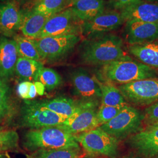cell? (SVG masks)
I'll return each mask as SVG.
<instances>
[{
  "label": "cell",
  "instance_id": "obj_1",
  "mask_svg": "<svg viewBox=\"0 0 158 158\" xmlns=\"http://www.w3.org/2000/svg\"><path fill=\"white\" fill-rule=\"evenodd\" d=\"M79 57L83 64L101 66L114 61L132 59L125 51L123 40L113 34L84 40L79 46Z\"/></svg>",
  "mask_w": 158,
  "mask_h": 158
},
{
  "label": "cell",
  "instance_id": "obj_2",
  "mask_svg": "<svg viewBox=\"0 0 158 158\" xmlns=\"http://www.w3.org/2000/svg\"><path fill=\"white\" fill-rule=\"evenodd\" d=\"M23 144L27 149L33 152L42 149H80L74 135L59 126L29 131L24 135Z\"/></svg>",
  "mask_w": 158,
  "mask_h": 158
},
{
  "label": "cell",
  "instance_id": "obj_3",
  "mask_svg": "<svg viewBox=\"0 0 158 158\" xmlns=\"http://www.w3.org/2000/svg\"><path fill=\"white\" fill-rule=\"evenodd\" d=\"M156 76L157 73L154 69L131 59L102 65L98 79L123 85L142 79L156 78Z\"/></svg>",
  "mask_w": 158,
  "mask_h": 158
},
{
  "label": "cell",
  "instance_id": "obj_4",
  "mask_svg": "<svg viewBox=\"0 0 158 158\" xmlns=\"http://www.w3.org/2000/svg\"><path fill=\"white\" fill-rule=\"evenodd\" d=\"M81 40L79 35L68 34L47 36L34 40L40 60L54 63L63 60L70 55Z\"/></svg>",
  "mask_w": 158,
  "mask_h": 158
},
{
  "label": "cell",
  "instance_id": "obj_5",
  "mask_svg": "<svg viewBox=\"0 0 158 158\" xmlns=\"http://www.w3.org/2000/svg\"><path fill=\"white\" fill-rule=\"evenodd\" d=\"M143 119V114L139 110L126 105L114 118L100 128L119 141L139 132Z\"/></svg>",
  "mask_w": 158,
  "mask_h": 158
},
{
  "label": "cell",
  "instance_id": "obj_6",
  "mask_svg": "<svg viewBox=\"0 0 158 158\" xmlns=\"http://www.w3.org/2000/svg\"><path fill=\"white\" fill-rule=\"evenodd\" d=\"M85 151L92 155H102L116 158L118 155L119 141L100 127L74 135Z\"/></svg>",
  "mask_w": 158,
  "mask_h": 158
},
{
  "label": "cell",
  "instance_id": "obj_7",
  "mask_svg": "<svg viewBox=\"0 0 158 158\" xmlns=\"http://www.w3.org/2000/svg\"><path fill=\"white\" fill-rule=\"evenodd\" d=\"M72 93L79 101L100 102L99 79L84 68L74 69L69 74Z\"/></svg>",
  "mask_w": 158,
  "mask_h": 158
},
{
  "label": "cell",
  "instance_id": "obj_8",
  "mask_svg": "<svg viewBox=\"0 0 158 158\" xmlns=\"http://www.w3.org/2000/svg\"><path fill=\"white\" fill-rule=\"evenodd\" d=\"M66 119L38 104L35 100H26L21 111L22 124L33 130L60 125Z\"/></svg>",
  "mask_w": 158,
  "mask_h": 158
},
{
  "label": "cell",
  "instance_id": "obj_9",
  "mask_svg": "<svg viewBox=\"0 0 158 158\" xmlns=\"http://www.w3.org/2000/svg\"><path fill=\"white\" fill-rule=\"evenodd\" d=\"M125 101L138 106L151 105L158 101V79H142L119 85Z\"/></svg>",
  "mask_w": 158,
  "mask_h": 158
},
{
  "label": "cell",
  "instance_id": "obj_10",
  "mask_svg": "<svg viewBox=\"0 0 158 158\" xmlns=\"http://www.w3.org/2000/svg\"><path fill=\"white\" fill-rule=\"evenodd\" d=\"M124 23L120 12L104 11L90 20L80 23V33L86 39L92 38L115 30Z\"/></svg>",
  "mask_w": 158,
  "mask_h": 158
},
{
  "label": "cell",
  "instance_id": "obj_11",
  "mask_svg": "<svg viewBox=\"0 0 158 158\" xmlns=\"http://www.w3.org/2000/svg\"><path fill=\"white\" fill-rule=\"evenodd\" d=\"M78 23L70 8H68L48 18L38 39L68 34L79 35L80 23Z\"/></svg>",
  "mask_w": 158,
  "mask_h": 158
},
{
  "label": "cell",
  "instance_id": "obj_12",
  "mask_svg": "<svg viewBox=\"0 0 158 158\" xmlns=\"http://www.w3.org/2000/svg\"><path fill=\"white\" fill-rule=\"evenodd\" d=\"M100 103H91L74 114L59 126L63 130L75 135L99 127L97 113Z\"/></svg>",
  "mask_w": 158,
  "mask_h": 158
},
{
  "label": "cell",
  "instance_id": "obj_13",
  "mask_svg": "<svg viewBox=\"0 0 158 158\" xmlns=\"http://www.w3.org/2000/svg\"><path fill=\"white\" fill-rule=\"evenodd\" d=\"M128 143L138 155L147 158L158 155V127L147 126L129 137Z\"/></svg>",
  "mask_w": 158,
  "mask_h": 158
},
{
  "label": "cell",
  "instance_id": "obj_14",
  "mask_svg": "<svg viewBox=\"0 0 158 158\" xmlns=\"http://www.w3.org/2000/svg\"><path fill=\"white\" fill-rule=\"evenodd\" d=\"M125 39L130 45L141 44L158 40V23L128 20L125 22Z\"/></svg>",
  "mask_w": 158,
  "mask_h": 158
},
{
  "label": "cell",
  "instance_id": "obj_15",
  "mask_svg": "<svg viewBox=\"0 0 158 158\" xmlns=\"http://www.w3.org/2000/svg\"><path fill=\"white\" fill-rule=\"evenodd\" d=\"M25 12L15 0L0 3V33L4 36H14L21 28Z\"/></svg>",
  "mask_w": 158,
  "mask_h": 158
},
{
  "label": "cell",
  "instance_id": "obj_16",
  "mask_svg": "<svg viewBox=\"0 0 158 158\" xmlns=\"http://www.w3.org/2000/svg\"><path fill=\"white\" fill-rule=\"evenodd\" d=\"M18 58L15 40L6 36L0 37V79L8 81L15 74Z\"/></svg>",
  "mask_w": 158,
  "mask_h": 158
},
{
  "label": "cell",
  "instance_id": "obj_17",
  "mask_svg": "<svg viewBox=\"0 0 158 158\" xmlns=\"http://www.w3.org/2000/svg\"><path fill=\"white\" fill-rule=\"evenodd\" d=\"M36 102L40 106L67 118L78 112L85 106L91 103L97 102H81L78 100H73L66 97H57L51 100Z\"/></svg>",
  "mask_w": 158,
  "mask_h": 158
},
{
  "label": "cell",
  "instance_id": "obj_18",
  "mask_svg": "<svg viewBox=\"0 0 158 158\" xmlns=\"http://www.w3.org/2000/svg\"><path fill=\"white\" fill-rule=\"evenodd\" d=\"M119 12L125 22L136 20L145 23H158V2L142 1Z\"/></svg>",
  "mask_w": 158,
  "mask_h": 158
},
{
  "label": "cell",
  "instance_id": "obj_19",
  "mask_svg": "<svg viewBox=\"0 0 158 158\" xmlns=\"http://www.w3.org/2000/svg\"><path fill=\"white\" fill-rule=\"evenodd\" d=\"M69 8L76 21L79 23H84L105 11V1L104 0H80Z\"/></svg>",
  "mask_w": 158,
  "mask_h": 158
},
{
  "label": "cell",
  "instance_id": "obj_20",
  "mask_svg": "<svg viewBox=\"0 0 158 158\" xmlns=\"http://www.w3.org/2000/svg\"><path fill=\"white\" fill-rule=\"evenodd\" d=\"M128 51L140 62L158 69V42L130 45Z\"/></svg>",
  "mask_w": 158,
  "mask_h": 158
},
{
  "label": "cell",
  "instance_id": "obj_21",
  "mask_svg": "<svg viewBox=\"0 0 158 158\" xmlns=\"http://www.w3.org/2000/svg\"><path fill=\"white\" fill-rule=\"evenodd\" d=\"M50 17L31 11L26 12L20 28L23 36L32 40L38 39L46 22Z\"/></svg>",
  "mask_w": 158,
  "mask_h": 158
},
{
  "label": "cell",
  "instance_id": "obj_22",
  "mask_svg": "<svg viewBox=\"0 0 158 158\" xmlns=\"http://www.w3.org/2000/svg\"><path fill=\"white\" fill-rule=\"evenodd\" d=\"M44 68L43 63L32 59L18 57L15 74L23 81H37L40 70Z\"/></svg>",
  "mask_w": 158,
  "mask_h": 158
},
{
  "label": "cell",
  "instance_id": "obj_23",
  "mask_svg": "<svg viewBox=\"0 0 158 158\" xmlns=\"http://www.w3.org/2000/svg\"><path fill=\"white\" fill-rule=\"evenodd\" d=\"M99 85L102 92V105L114 107H123L127 105L118 88H117L113 83L107 81H101L99 79Z\"/></svg>",
  "mask_w": 158,
  "mask_h": 158
},
{
  "label": "cell",
  "instance_id": "obj_24",
  "mask_svg": "<svg viewBox=\"0 0 158 158\" xmlns=\"http://www.w3.org/2000/svg\"><path fill=\"white\" fill-rule=\"evenodd\" d=\"M13 40L16 43L18 57L40 61V54L34 40L17 34L13 36Z\"/></svg>",
  "mask_w": 158,
  "mask_h": 158
},
{
  "label": "cell",
  "instance_id": "obj_25",
  "mask_svg": "<svg viewBox=\"0 0 158 158\" xmlns=\"http://www.w3.org/2000/svg\"><path fill=\"white\" fill-rule=\"evenodd\" d=\"M80 149H38L29 155V158H80L83 157Z\"/></svg>",
  "mask_w": 158,
  "mask_h": 158
},
{
  "label": "cell",
  "instance_id": "obj_26",
  "mask_svg": "<svg viewBox=\"0 0 158 158\" xmlns=\"http://www.w3.org/2000/svg\"><path fill=\"white\" fill-rule=\"evenodd\" d=\"M66 0H36L31 11L47 15H52L62 11Z\"/></svg>",
  "mask_w": 158,
  "mask_h": 158
},
{
  "label": "cell",
  "instance_id": "obj_27",
  "mask_svg": "<svg viewBox=\"0 0 158 158\" xmlns=\"http://www.w3.org/2000/svg\"><path fill=\"white\" fill-rule=\"evenodd\" d=\"M38 81L44 85L47 90L52 91L62 84V79L54 69L44 67L40 72Z\"/></svg>",
  "mask_w": 158,
  "mask_h": 158
},
{
  "label": "cell",
  "instance_id": "obj_28",
  "mask_svg": "<svg viewBox=\"0 0 158 158\" xmlns=\"http://www.w3.org/2000/svg\"><path fill=\"white\" fill-rule=\"evenodd\" d=\"M10 87L7 82L0 79V123L11 111Z\"/></svg>",
  "mask_w": 158,
  "mask_h": 158
},
{
  "label": "cell",
  "instance_id": "obj_29",
  "mask_svg": "<svg viewBox=\"0 0 158 158\" xmlns=\"http://www.w3.org/2000/svg\"><path fill=\"white\" fill-rule=\"evenodd\" d=\"M19 136L14 131H0V151L16 149L18 147Z\"/></svg>",
  "mask_w": 158,
  "mask_h": 158
},
{
  "label": "cell",
  "instance_id": "obj_30",
  "mask_svg": "<svg viewBox=\"0 0 158 158\" xmlns=\"http://www.w3.org/2000/svg\"><path fill=\"white\" fill-rule=\"evenodd\" d=\"M124 107V106L114 107L101 104L98 108L97 113V118L100 126L107 123L108 122L114 118Z\"/></svg>",
  "mask_w": 158,
  "mask_h": 158
},
{
  "label": "cell",
  "instance_id": "obj_31",
  "mask_svg": "<svg viewBox=\"0 0 158 158\" xmlns=\"http://www.w3.org/2000/svg\"><path fill=\"white\" fill-rule=\"evenodd\" d=\"M144 119L147 125L152 124L158 121V101L146 108L143 114Z\"/></svg>",
  "mask_w": 158,
  "mask_h": 158
},
{
  "label": "cell",
  "instance_id": "obj_32",
  "mask_svg": "<svg viewBox=\"0 0 158 158\" xmlns=\"http://www.w3.org/2000/svg\"><path fill=\"white\" fill-rule=\"evenodd\" d=\"M110 4L116 10L122 11L125 8L142 2V0H108Z\"/></svg>",
  "mask_w": 158,
  "mask_h": 158
},
{
  "label": "cell",
  "instance_id": "obj_33",
  "mask_svg": "<svg viewBox=\"0 0 158 158\" xmlns=\"http://www.w3.org/2000/svg\"><path fill=\"white\" fill-rule=\"evenodd\" d=\"M32 83L31 81H23L18 85L17 92L20 97L25 100H29V93Z\"/></svg>",
  "mask_w": 158,
  "mask_h": 158
},
{
  "label": "cell",
  "instance_id": "obj_34",
  "mask_svg": "<svg viewBox=\"0 0 158 158\" xmlns=\"http://www.w3.org/2000/svg\"><path fill=\"white\" fill-rule=\"evenodd\" d=\"M37 94H39L40 96H42L44 94L45 90V87L44 85H43L42 83H40L39 81H35L34 83Z\"/></svg>",
  "mask_w": 158,
  "mask_h": 158
},
{
  "label": "cell",
  "instance_id": "obj_35",
  "mask_svg": "<svg viewBox=\"0 0 158 158\" xmlns=\"http://www.w3.org/2000/svg\"><path fill=\"white\" fill-rule=\"evenodd\" d=\"M37 94H37V92H36L35 86V85L33 83L32 85H31V86L30 90H29V99H33L36 96Z\"/></svg>",
  "mask_w": 158,
  "mask_h": 158
},
{
  "label": "cell",
  "instance_id": "obj_36",
  "mask_svg": "<svg viewBox=\"0 0 158 158\" xmlns=\"http://www.w3.org/2000/svg\"><path fill=\"white\" fill-rule=\"evenodd\" d=\"M80 1V0H66V6L70 7V6H72L74 3L76 2Z\"/></svg>",
  "mask_w": 158,
  "mask_h": 158
},
{
  "label": "cell",
  "instance_id": "obj_37",
  "mask_svg": "<svg viewBox=\"0 0 158 158\" xmlns=\"http://www.w3.org/2000/svg\"><path fill=\"white\" fill-rule=\"evenodd\" d=\"M147 126H151V127H158V121L153 123L152 124L148 125Z\"/></svg>",
  "mask_w": 158,
  "mask_h": 158
},
{
  "label": "cell",
  "instance_id": "obj_38",
  "mask_svg": "<svg viewBox=\"0 0 158 158\" xmlns=\"http://www.w3.org/2000/svg\"><path fill=\"white\" fill-rule=\"evenodd\" d=\"M148 1V2H157L158 0H145Z\"/></svg>",
  "mask_w": 158,
  "mask_h": 158
},
{
  "label": "cell",
  "instance_id": "obj_39",
  "mask_svg": "<svg viewBox=\"0 0 158 158\" xmlns=\"http://www.w3.org/2000/svg\"><path fill=\"white\" fill-rule=\"evenodd\" d=\"M123 158H140L138 156H126Z\"/></svg>",
  "mask_w": 158,
  "mask_h": 158
},
{
  "label": "cell",
  "instance_id": "obj_40",
  "mask_svg": "<svg viewBox=\"0 0 158 158\" xmlns=\"http://www.w3.org/2000/svg\"><path fill=\"white\" fill-rule=\"evenodd\" d=\"M12 1V0H0V1L1 2H7V1Z\"/></svg>",
  "mask_w": 158,
  "mask_h": 158
},
{
  "label": "cell",
  "instance_id": "obj_41",
  "mask_svg": "<svg viewBox=\"0 0 158 158\" xmlns=\"http://www.w3.org/2000/svg\"><path fill=\"white\" fill-rule=\"evenodd\" d=\"M0 158H4V155L2 154V153H0Z\"/></svg>",
  "mask_w": 158,
  "mask_h": 158
},
{
  "label": "cell",
  "instance_id": "obj_42",
  "mask_svg": "<svg viewBox=\"0 0 158 158\" xmlns=\"http://www.w3.org/2000/svg\"><path fill=\"white\" fill-rule=\"evenodd\" d=\"M92 158L90 156H83V157H81V158Z\"/></svg>",
  "mask_w": 158,
  "mask_h": 158
},
{
  "label": "cell",
  "instance_id": "obj_43",
  "mask_svg": "<svg viewBox=\"0 0 158 158\" xmlns=\"http://www.w3.org/2000/svg\"><path fill=\"white\" fill-rule=\"evenodd\" d=\"M158 158V155H157V156H154V157H152V158Z\"/></svg>",
  "mask_w": 158,
  "mask_h": 158
},
{
  "label": "cell",
  "instance_id": "obj_44",
  "mask_svg": "<svg viewBox=\"0 0 158 158\" xmlns=\"http://www.w3.org/2000/svg\"><path fill=\"white\" fill-rule=\"evenodd\" d=\"M1 129H2V128H1V126H0V131H1Z\"/></svg>",
  "mask_w": 158,
  "mask_h": 158
},
{
  "label": "cell",
  "instance_id": "obj_45",
  "mask_svg": "<svg viewBox=\"0 0 158 158\" xmlns=\"http://www.w3.org/2000/svg\"><path fill=\"white\" fill-rule=\"evenodd\" d=\"M156 73H157V74H158V72H156Z\"/></svg>",
  "mask_w": 158,
  "mask_h": 158
}]
</instances>
